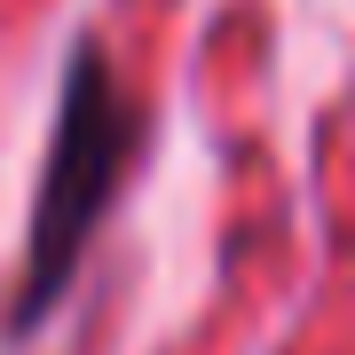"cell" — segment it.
Masks as SVG:
<instances>
[{"mask_svg": "<svg viewBox=\"0 0 355 355\" xmlns=\"http://www.w3.org/2000/svg\"><path fill=\"white\" fill-rule=\"evenodd\" d=\"M135 127H127V95L103 71L95 48L71 55L64 71V103H55V142H48V174L32 198V245H24V292H16V324H40L48 300L71 284L79 253H87L95 221L111 214V190L127 174Z\"/></svg>", "mask_w": 355, "mask_h": 355, "instance_id": "1", "label": "cell"}]
</instances>
